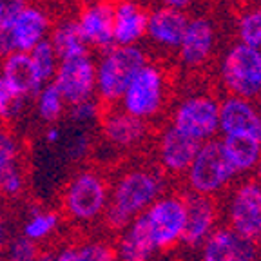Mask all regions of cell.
<instances>
[{"instance_id":"obj_20","label":"cell","mask_w":261,"mask_h":261,"mask_svg":"<svg viewBox=\"0 0 261 261\" xmlns=\"http://www.w3.org/2000/svg\"><path fill=\"white\" fill-rule=\"evenodd\" d=\"M189 24V16L184 11L156 6L147 15L145 37L152 45L162 51H178L185 28Z\"/></svg>"},{"instance_id":"obj_6","label":"cell","mask_w":261,"mask_h":261,"mask_svg":"<svg viewBox=\"0 0 261 261\" xmlns=\"http://www.w3.org/2000/svg\"><path fill=\"white\" fill-rule=\"evenodd\" d=\"M218 76L228 96L256 100L261 93V49L230 44L220 58Z\"/></svg>"},{"instance_id":"obj_26","label":"cell","mask_w":261,"mask_h":261,"mask_svg":"<svg viewBox=\"0 0 261 261\" xmlns=\"http://www.w3.org/2000/svg\"><path fill=\"white\" fill-rule=\"evenodd\" d=\"M47 40L49 44L53 45L58 60L84 57V55H89L91 51L86 42H84V38H82L76 20L69 18V16H64L60 20L53 22V28H51Z\"/></svg>"},{"instance_id":"obj_19","label":"cell","mask_w":261,"mask_h":261,"mask_svg":"<svg viewBox=\"0 0 261 261\" xmlns=\"http://www.w3.org/2000/svg\"><path fill=\"white\" fill-rule=\"evenodd\" d=\"M220 135L249 136L261 143V114L256 102L228 94L220 100Z\"/></svg>"},{"instance_id":"obj_7","label":"cell","mask_w":261,"mask_h":261,"mask_svg":"<svg viewBox=\"0 0 261 261\" xmlns=\"http://www.w3.org/2000/svg\"><path fill=\"white\" fill-rule=\"evenodd\" d=\"M184 179L187 185V192L208 196V198L223 194L238 181L221 154L220 140L201 143L191 167L184 174Z\"/></svg>"},{"instance_id":"obj_38","label":"cell","mask_w":261,"mask_h":261,"mask_svg":"<svg viewBox=\"0 0 261 261\" xmlns=\"http://www.w3.org/2000/svg\"><path fill=\"white\" fill-rule=\"evenodd\" d=\"M64 140V133L58 125H45L44 130V142L47 145H58Z\"/></svg>"},{"instance_id":"obj_4","label":"cell","mask_w":261,"mask_h":261,"mask_svg":"<svg viewBox=\"0 0 261 261\" xmlns=\"http://www.w3.org/2000/svg\"><path fill=\"white\" fill-rule=\"evenodd\" d=\"M169 100L167 73L162 65L147 62L130 80L118 107L133 118L151 123L162 116Z\"/></svg>"},{"instance_id":"obj_47","label":"cell","mask_w":261,"mask_h":261,"mask_svg":"<svg viewBox=\"0 0 261 261\" xmlns=\"http://www.w3.org/2000/svg\"><path fill=\"white\" fill-rule=\"evenodd\" d=\"M259 8H261V6H259Z\"/></svg>"},{"instance_id":"obj_18","label":"cell","mask_w":261,"mask_h":261,"mask_svg":"<svg viewBox=\"0 0 261 261\" xmlns=\"http://www.w3.org/2000/svg\"><path fill=\"white\" fill-rule=\"evenodd\" d=\"M53 28L51 15L42 4H31L29 2L20 15L8 25V31L11 35L13 47L16 53H29L47 40L49 33Z\"/></svg>"},{"instance_id":"obj_8","label":"cell","mask_w":261,"mask_h":261,"mask_svg":"<svg viewBox=\"0 0 261 261\" xmlns=\"http://www.w3.org/2000/svg\"><path fill=\"white\" fill-rule=\"evenodd\" d=\"M156 252L174 249L185 232V203L178 192H165L138 216Z\"/></svg>"},{"instance_id":"obj_3","label":"cell","mask_w":261,"mask_h":261,"mask_svg":"<svg viewBox=\"0 0 261 261\" xmlns=\"http://www.w3.org/2000/svg\"><path fill=\"white\" fill-rule=\"evenodd\" d=\"M149 62L142 45H113L96 60V100L106 109L118 107L130 80Z\"/></svg>"},{"instance_id":"obj_23","label":"cell","mask_w":261,"mask_h":261,"mask_svg":"<svg viewBox=\"0 0 261 261\" xmlns=\"http://www.w3.org/2000/svg\"><path fill=\"white\" fill-rule=\"evenodd\" d=\"M220 147L236 179L256 172L261 163V143L249 136H221Z\"/></svg>"},{"instance_id":"obj_28","label":"cell","mask_w":261,"mask_h":261,"mask_svg":"<svg viewBox=\"0 0 261 261\" xmlns=\"http://www.w3.org/2000/svg\"><path fill=\"white\" fill-rule=\"evenodd\" d=\"M29 98L16 93L0 76V127H11L18 123L28 113Z\"/></svg>"},{"instance_id":"obj_13","label":"cell","mask_w":261,"mask_h":261,"mask_svg":"<svg viewBox=\"0 0 261 261\" xmlns=\"http://www.w3.org/2000/svg\"><path fill=\"white\" fill-rule=\"evenodd\" d=\"M201 143L181 135L174 127L165 125L154 142V156L158 169L165 176H184L191 167Z\"/></svg>"},{"instance_id":"obj_42","label":"cell","mask_w":261,"mask_h":261,"mask_svg":"<svg viewBox=\"0 0 261 261\" xmlns=\"http://www.w3.org/2000/svg\"><path fill=\"white\" fill-rule=\"evenodd\" d=\"M256 181L261 185V163L257 165V169H256Z\"/></svg>"},{"instance_id":"obj_25","label":"cell","mask_w":261,"mask_h":261,"mask_svg":"<svg viewBox=\"0 0 261 261\" xmlns=\"http://www.w3.org/2000/svg\"><path fill=\"white\" fill-rule=\"evenodd\" d=\"M113 245L118 261H154L158 256L138 218L130 221L122 232H118V238L113 241Z\"/></svg>"},{"instance_id":"obj_2","label":"cell","mask_w":261,"mask_h":261,"mask_svg":"<svg viewBox=\"0 0 261 261\" xmlns=\"http://www.w3.org/2000/svg\"><path fill=\"white\" fill-rule=\"evenodd\" d=\"M111 179L98 167H80L60 191V214L74 228L89 230L103 223L109 205Z\"/></svg>"},{"instance_id":"obj_32","label":"cell","mask_w":261,"mask_h":261,"mask_svg":"<svg viewBox=\"0 0 261 261\" xmlns=\"http://www.w3.org/2000/svg\"><path fill=\"white\" fill-rule=\"evenodd\" d=\"M106 111V107L98 102L96 98L93 100H86V102L74 103V106L67 107V118L80 129H89L93 123L102 120V114Z\"/></svg>"},{"instance_id":"obj_34","label":"cell","mask_w":261,"mask_h":261,"mask_svg":"<svg viewBox=\"0 0 261 261\" xmlns=\"http://www.w3.org/2000/svg\"><path fill=\"white\" fill-rule=\"evenodd\" d=\"M76 135L65 145L69 160H84L91 152V147H93V140H91L89 133L86 129H80V127H76Z\"/></svg>"},{"instance_id":"obj_37","label":"cell","mask_w":261,"mask_h":261,"mask_svg":"<svg viewBox=\"0 0 261 261\" xmlns=\"http://www.w3.org/2000/svg\"><path fill=\"white\" fill-rule=\"evenodd\" d=\"M13 53H16V51L13 47L11 35H9L8 28H0V62Z\"/></svg>"},{"instance_id":"obj_14","label":"cell","mask_w":261,"mask_h":261,"mask_svg":"<svg viewBox=\"0 0 261 261\" xmlns=\"http://www.w3.org/2000/svg\"><path fill=\"white\" fill-rule=\"evenodd\" d=\"M185 232L181 243L189 249H200L220 221V205L214 198L185 192Z\"/></svg>"},{"instance_id":"obj_36","label":"cell","mask_w":261,"mask_h":261,"mask_svg":"<svg viewBox=\"0 0 261 261\" xmlns=\"http://www.w3.org/2000/svg\"><path fill=\"white\" fill-rule=\"evenodd\" d=\"M55 261H80L76 249V241L60 245L58 249H55Z\"/></svg>"},{"instance_id":"obj_39","label":"cell","mask_w":261,"mask_h":261,"mask_svg":"<svg viewBox=\"0 0 261 261\" xmlns=\"http://www.w3.org/2000/svg\"><path fill=\"white\" fill-rule=\"evenodd\" d=\"M160 6L163 8H169V9H176V11H187L189 8H192L196 0H158Z\"/></svg>"},{"instance_id":"obj_16","label":"cell","mask_w":261,"mask_h":261,"mask_svg":"<svg viewBox=\"0 0 261 261\" xmlns=\"http://www.w3.org/2000/svg\"><path fill=\"white\" fill-rule=\"evenodd\" d=\"M216 51V28L207 16L189 18L184 38L178 47L179 64L187 69H200Z\"/></svg>"},{"instance_id":"obj_31","label":"cell","mask_w":261,"mask_h":261,"mask_svg":"<svg viewBox=\"0 0 261 261\" xmlns=\"http://www.w3.org/2000/svg\"><path fill=\"white\" fill-rule=\"evenodd\" d=\"M29 57H31L33 65H35L40 80L44 84H49V82L53 80L58 64H60L53 45L49 44V40H44L42 44H38L37 47L33 49V51H29Z\"/></svg>"},{"instance_id":"obj_44","label":"cell","mask_w":261,"mask_h":261,"mask_svg":"<svg viewBox=\"0 0 261 261\" xmlns=\"http://www.w3.org/2000/svg\"><path fill=\"white\" fill-rule=\"evenodd\" d=\"M73 2H78V4L86 6V4H89V2H93V0H73Z\"/></svg>"},{"instance_id":"obj_24","label":"cell","mask_w":261,"mask_h":261,"mask_svg":"<svg viewBox=\"0 0 261 261\" xmlns=\"http://www.w3.org/2000/svg\"><path fill=\"white\" fill-rule=\"evenodd\" d=\"M0 76L9 87L25 98H35V94L45 86L38 76L29 53H13L0 62Z\"/></svg>"},{"instance_id":"obj_40","label":"cell","mask_w":261,"mask_h":261,"mask_svg":"<svg viewBox=\"0 0 261 261\" xmlns=\"http://www.w3.org/2000/svg\"><path fill=\"white\" fill-rule=\"evenodd\" d=\"M8 241V230H6V216L2 208H0V254H2V249H4V243Z\"/></svg>"},{"instance_id":"obj_12","label":"cell","mask_w":261,"mask_h":261,"mask_svg":"<svg viewBox=\"0 0 261 261\" xmlns=\"http://www.w3.org/2000/svg\"><path fill=\"white\" fill-rule=\"evenodd\" d=\"M200 261H261V243L218 225L200 247Z\"/></svg>"},{"instance_id":"obj_11","label":"cell","mask_w":261,"mask_h":261,"mask_svg":"<svg viewBox=\"0 0 261 261\" xmlns=\"http://www.w3.org/2000/svg\"><path fill=\"white\" fill-rule=\"evenodd\" d=\"M64 98L65 106L96 98V60L89 55L60 60L51 80Z\"/></svg>"},{"instance_id":"obj_43","label":"cell","mask_w":261,"mask_h":261,"mask_svg":"<svg viewBox=\"0 0 261 261\" xmlns=\"http://www.w3.org/2000/svg\"><path fill=\"white\" fill-rule=\"evenodd\" d=\"M256 107H257V111H259V114H261V93L257 94V98H256Z\"/></svg>"},{"instance_id":"obj_45","label":"cell","mask_w":261,"mask_h":261,"mask_svg":"<svg viewBox=\"0 0 261 261\" xmlns=\"http://www.w3.org/2000/svg\"><path fill=\"white\" fill-rule=\"evenodd\" d=\"M0 261H4V257H2V256H0Z\"/></svg>"},{"instance_id":"obj_33","label":"cell","mask_w":261,"mask_h":261,"mask_svg":"<svg viewBox=\"0 0 261 261\" xmlns=\"http://www.w3.org/2000/svg\"><path fill=\"white\" fill-rule=\"evenodd\" d=\"M40 252L42 247L18 234V236L8 238L2 249V257L4 261H37Z\"/></svg>"},{"instance_id":"obj_9","label":"cell","mask_w":261,"mask_h":261,"mask_svg":"<svg viewBox=\"0 0 261 261\" xmlns=\"http://www.w3.org/2000/svg\"><path fill=\"white\" fill-rule=\"evenodd\" d=\"M220 212L234 232L261 241V185L256 178H243L228 189Z\"/></svg>"},{"instance_id":"obj_21","label":"cell","mask_w":261,"mask_h":261,"mask_svg":"<svg viewBox=\"0 0 261 261\" xmlns=\"http://www.w3.org/2000/svg\"><path fill=\"white\" fill-rule=\"evenodd\" d=\"M147 11L136 0H113V40L114 45H140L147 31Z\"/></svg>"},{"instance_id":"obj_27","label":"cell","mask_w":261,"mask_h":261,"mask_svg":"<svg viewBox=\"0 0 261 261\" xmlns=\"http://www.w3.org/2000/svg\"><path fill=\"white\" fill-rule=\"evenodd\" d=\"M33 107H35V114L45 125H57L67 113V106H65L64 98L58 93L57 87L49 82L35 94L33 98Z\"/></svg>"},{"instance_id":"obj_30","label":"cell","mask_w":261,"mask_h":261,"mask_svg":"<svg viewBox=\"0 0 261 261\" xmlns=\"http://www.w3.org/2000/svg\"><path fill=\"white\" fill-rule=\"evenodd\" d=\"M80 261H118L114 245L103 236H87L76 241Z\"/></svg>"},{"instance_id":"obj_22","label":"cell","mask_w":261,"mask_h":261,"mask_svg":"<svg viewBox=\"0 0 261 261\" xmlns=\"http://www.w3.org/2000/svg\"><path fill=\"white\" fill-rule=\"evenodd\" d=\"M62 227H64V218L60 211L45 205H29L22 216L20 236L42 247L53 241L60 234Z\"/></svg>"},{"instance_id":"obj_5","label":"cell","mask_w":261,"mask_h":261,"mask_svg":"<svg viewBox=\"0 0 261 261\" xmlns=\"http://www.w3.org/2000/svg\"><path fill=\"white\" fill-rule=\"evenodd\" d=\"M169 125L194 142L205 143L220 135V98L207 91H192L176 102Z\"/></svg>"},{"instance_id":"obj_1","label":"cell","mask_w":261,"mask_h":261,"mask_svg":"<svg viewBox=\"0 0 261 261\" xmlns=\"http://www.w3.org/2000/svg\"><path fill=\"white\" fill-rule=\"evenodd\" d=\"M165 192H169V179L154 165L135 163L122 169L111 179L103 225L113 232H122Z\"/></svg>"},{"instance_id":"obj_46","label":"cell","mask_w":261,"mask_h":261,"mask_svg":"<svg viewBox=\"0 0 261 261\" xmlns=\"http://www.w3.org/2000/svg\"><path fill=\"white\" fill-rule=\"evenodd\" d=\"M136 2H140V0H136Z\"/></svg>"},{"instance_id":"obj_41","label":"cell","mask_w":261,"mask_h":261,"mask_svg":"<svg viewBox=\"0 0 261 261\" xmlns=\"http://www.w3.org/2000/svg\"><path fill=\"white\" fill-rule=\"evenodd\" d=\"M37 261H55V249H42L40 256Z\"/></svg>"},{"instance_id":"obj_35","label":"cell","mask_w":261,"mask_h":261,"mask_svg":"<svg viewBox=\"0 0 261 261\" xmlns=\"http://www.w3.org/2000/svg\"><path fill=\"white\" fill-rule=\"evenodd\" d=\"M28 4L29 0H0V28H8Z\"/></svg>"},{"instance_id":"obj_10","label":"cell","mask_w":261,"mask_h":261,"mask_svg":"<svg viewBox=\"0 0 261 261\" xmlns=\"http://www.w3.org/2000/svg\"><path fill=\"white\" fill-rule=\"evenodd\" d=\"M29 189L25 149L16 133L0 127V198L18 201Z\"/></svg>"},{"instance_id":"obj_17","label":"cell","mask_w":261,"mask_h":261,"mask_svg":"<svg viewBox=\"0 0 261 261\" xmlns=\"http://www.w3.org/2000/svg\"><path fill=\"white\" fill-rule=\"evenodd\" d=\"M74 20L89 49L103 53L114 45L113 0H93L89 4L82 6Z\"/></svg>"},{"instance_id":"obj_15","label":"cell","mask_w":261,"mask_h":261,"mask_svg":"<svg viewBox=\"0 0 261 261\" xmlns=\"http://www.w3.org/2000/svg\"><path fill=\"white\" fill-rule=\"evenodd\" d=\"M100 129L107 145L120 152L136 151L149 138V123L133 118L120 107H111L103 111Z\"/></svg>"},{"instance_id":"obj_29","label":"cell","mask_w":261,"mask_h":261,"mask_svg":"<svg viewBox=\"0 0 261 261\" xmlns=\"http://www.w3.org/2000/svg\"><path fill=\"white\" fill-rule=\"evenodd\" d=\"M238 42L254 49H261V8L245 9L236 24Z\"/></svg>"}]
</instances>
